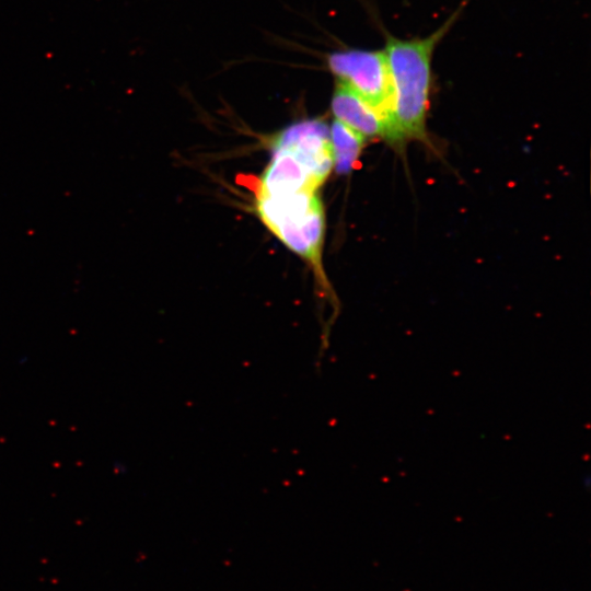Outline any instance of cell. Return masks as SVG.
I'll list each match as a JSON object with an SVG mask.
<instances>
[{
  "instance_id": "1",
  "label": "cell",
  "mask_w": 591,
  "mask_h": 591,
  "mask_svg": "<svg viewBox=\"0 0 591 591\" xmlns=\"http://www.w3.org/2000/svg\"><path fill=\"white\" fill-rule=\"evenodd\" d=\"M467 1L464 0L442 25L425 37L402 39L386 35L383 50L392 81V124L396 141L426 137L433 53L461 16Z\"/></svg>"
},
{
  "instance_id": "2",
  "label": "cell",
  "mask_w": 591,
  "mask_h": 591,
  "mask_svg": "<svg viewBox=\"0 0 591 591\" xmlns=\"http://www.w3.org/2000/svg\"><path fill=\"white\" fill-rule=\"evenodd\" d=\"M256 205L267 228L309 262L320 280L326 282L321 263L325 217L316 192L256 196Z\"/></svg>"
},
{
  "instance_id": "3",
  "label": "cell",
  "mask_w": 591,
  "mask_h": 591,
  "mask_svg": "<svg viewBox=\"0 0 591 591\" xmlns=\"http://www.w3.org/2000/svg\"><path fill=\"white\" fill-rule=\"evenodd\" d=\"M336 78L376 108L389 121L393 141V89L384 50L347 48L332 51L325 59Z\"/></svg>"
},
{
  "instance_id": "4",
  "label": "cell",
  "mask_w": 591,
  "mask_h": 591,
  "mask_svg": "<svg viewBox=\"0 0 591 591\" xmlns=\"http://www.w3.org/2000/svg\"><path fill=\"white\" fill-rule=\"evenodd\" d=\"M271 149L292 153L322 183L334 166L329 128L322 119H308L288 126L273 139Z\"/></svg>"
},
{
  "instance_id": "5",
  "label": "cell",
  "mask_w": 591,
  "mask_h": 591,
  "mask_svg": "<svg viewBox=\"0 0 591 591\" xmlns=\"http://www.w3.org/2000/svg\"><path fill=\"white\" fill-rule=\"evenodd\" d=\"M322 184L292 153L275 149L270 163L259 178L256 196L316 192Z\"/></svg>"
},
{
  "instance_id": "6",
  "label": "cell",
  "mask_w": 591,
  "mask_h": 591,
  "mask_svg": "<svg viewBox=\"0 0 591 591\" xmlns=\"http://www.w3.org/2000/svg\"><path fill=\"white\" fill-rule=\"evenodd\" d=\"M331 108L335 119L352 128L364 138L383 137L393 141L386 118L343 82L336 81Z\"/></svg>"
},
{
  "instance_id": "7",
  "label": "cell",
  "mask_w": 591,
  "mask_h": 591,
  "mask_svg": "<svg viewBox=\"0 0 591 591\" xmlns=\"http://www.w3.org/2000/svg\"><path fill=\"white\" fill-rule=\"evenodd\" d=\"M329 137L336 171L340 174L348 173L354 167L366 138L337 119L329 128Z\"/></svg>"
}]
</instances>
